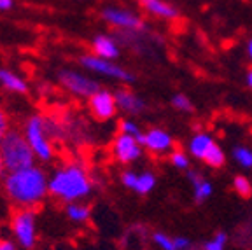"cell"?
Returning <instances> with one entry per match:
<instances>
[{"mask_svg": "<svg viewBox=\"0 0 252 250\" xmlns=\"http://www.w3.org/2000/svg\"><path fill=\"white\" fill-rule=\"evenodd\" d=\"M2 188L16 208L37 210L49 196V173L37 163L23 170L5 172Z\"/></svg>", "mask_w": 252, "mask_h": 250, "instance_id": "6da1fadb", "label": "cell"}, {"mask_svg": "<svg viewBox=\"0 0 252 250\" xmlns=\"http://www.w3.org/2000/svg\"><path fill=\"white\" fill-rule=\"evenodd\" d=\"M94 182L90 168L81 159H65L49 173V196L60 203L84 201L93 192Z\"/></svg>", "mask_w": 252, "mask_h": 250, "instance_id": "7a4b0ae2", "label": "cell"}, {"mask_svg": "<svg viewBox=\"0 0 252 250\" xmlns=\"http://www.w3.org/2000/svg\"><path fill=\"white\" fill-rule=\"evenodd\" d=\"M25 138L30 144L32 151L35 154L40 164L53 163L56 157V147L53 144V135L49 129V119L46 114H32L21 125Z\"/></svg>", "mask_w": 252, "mask_h": 250, "instance_id": "3957f363", "label": "cell"}, {"mask_svg": "<svg viewBox=\"0 0 252 250\" xmlns=\"http://www.w3.org/2000/svg\"><path fill=\"white\" fill-rule=\"evenodd\" d=\"M0 157L5 166V172L23 170L37 163L35 154L25 138L21 128H14V126L9 129L0 144Z\"/></svg>", "mask_w": 252, "mask_h": 250, "instance_id": "277c9868", "label": "cell"}, {"mask_svg": "<svg viewBox=\"0 0 252 250\" xmlns=\"http://www.w3.org/2000/svg\"><path fill=\"white\" fill-rule=\"evenodd\" d=\"M12 240L23 250H32L37 245V215L30 208H16L9 219Z\"/></svg>", "mask_w": 252, "mask_h": 250, "instance_id": "5b68a950", "label": "cell"}, {"mask_svg": "<svg viewBox=\"0 0 252 250\" xmlns=\"http://www.w3.org/2000/svg\"><path fill=\"white\" fill-rule=\"evenodd\" d=\"M56 77H58L60 86L79 100H88L91 94L100 90V82L96 79L88 75L86 72L75 70V68H62Z\"/></svg>", "mask_w": 252, "mask_h": 250, "instance_id": "8992f818", "label": "cell"}, {"mask_svg": "<svg viewBox=\"0 0 252 250\" xmlns=\"http://www.w3.org/2000/svg\"><path fill=\"white\" fill-rule=\"evenodd\" d=\"M79 65L83 66L86 72H91L94 75L114 79V81L125 82V84L135 82V75L130 70H126L125 66L118 65L114 60L100 58V56L93 55V53H86V55L79 56Z\"/></svg>", "mask_w": 252, "mask_h": 250, "instance_id": "52a82bcc", "label": "cell"}, {"mask_svg": "<svg viewBox=\"0 0 252 250\" xmlns=\"http://www.w3.org/2000/svg\"><path fill=\"white\" fill-rule=\"evenodd\" d=\"M102 20L105 21L109 27H112L116 31H147L149 27L144 21V18L135 12L128 11V9L123 7H103L102 12Z\"/></svg>", "mask_w": 252, "mask_h": 250, "instance_id": "ba28073f", "label": "cell"}, {"mask_svg": "<svg viewBox=\"0 0 252 250\" xmlns=\"http://www.w3.org/2000/svg\"><path fill=\"white\" fill-rule=\"evenodd\" d=\"M144 153L140 140L131 135H125V133H118L112 142H110V156L116 163L119 164H131L138 161Z\"/></svg>", "mask_w": 252, "mask_h": 250, "instance_id": "9c48e42d", "label": "cell"}, {"mask_svg": "<svg viewBox=\"0 0 252 250\" xmlns=\"http://www.w3.org/2000/svg\"><path fill=\"white\" fill-rule=\"evenodd\" d=\"M86 102H88V110H90V114L96 121H102V123L110 121L119 112L114 91L103 90V88H100L96 93L91 94Z\"/></svg>", "mask_w": 252, "mask_h": 250, "instance_id": "30bf717a", "label": "cell"}, {"mask_svg": "<svg viewBox=\"0 0 252 250\" xmlns=\"http://www.w3.org/2000/svg\"><path fill=\"white\" fill-rule=\"evenodd\" d=\"M144 147V151H147L153 156H168L175 149V140L168 131L161 128H149L147 131L142 133V137L138 138Z\"/></svg>", "mask_w": 252, "mask_h": 250, "instance_id": "8fae6325", "label": "cell"}, {"mask_svg": "<svg viewBox=\"0 0 252 250\" xmlns=\"http://www.w3.org/2000/svg\"><path fill=\"white\" fill-rule=\"evenodd\" d=\"M138 5L146 14L158 18L163 21H179L181 14H179L177 7L172 5L166 0H138Z\"/></svg>", "mask_w": 252, "mask_h": 250, "instance_id": "7c38bea8", "label": "cell"}, {"mask_svg": "<svg viewBox=\"0 0 252 250\" xmlns=\"http://www.w3.org/2000/svg\"><path fill=\"white\" fill-rule=\"evenodd\" d=\"M91 53L105 60H118L121 56V44L116 35L98 33L91 40Z\"/></svg>", "mask_w": 252, "mask_h": 250, "instance_id": "4fadbf2b", "label": "cell"}, {"mask_svg": "<svg viewBox=\"0 0 252 250\" xmlns=\"http://www.w3.org/2000/svg\"><path fill=\"white\" fill-rule=\"evenodd\" d=\"M116 94V102H118V109L123 114H128V116H138L144 110L147 109L146 102L138 96L137 93H133L128 88H119L114 91Z\"/></svg>", "mask_w": 252, "mask_h": 250, "instance_id": "5bb4252c", "label": "cell"}, {"mask_svg": "<svg viewBox=\"0 0 252 250\" xmlns=\"http://www.w3.org/2000/svg\"><path fill=\"white\" fill-rule=\"evenodd\" d=\"M188 180L191 182L193 198L196 203H205V201L212 196V192H214L212 182L205 175H201L200 172H196V170H188Z\"/></svg>", "mask_w": 252, "mask_h": 250, "instance_id": "9a60e30c", "label": "cell"}, {"mask_svg": "<svg viewBox=\"0 0 252 250\" xmlns=\"http://www.w3.org/2000/svg\"><path fill=\"white\" fill-rule=\"evenodd\" d=\"M0 88L14 94H27L28 82L18 72L0 66Z\"/></svg>", "mask_w": 252, "mask_h": 250, "instance_id": "2e32d148", "label": "cell"}, {"mask_svg": "<svg viewBox=\"0 0 252 250\" xmlns=\"http://www.w3.org/2000/svg\"><path fill=\"white\" fill-rule=\"evenodd\" d=\"M214 144H216V140H214V137L210 133H207V131L194 133L188 144L189 156H193L194 159H198V161H203L205 154L209 153V149L212 147Z\"/></svg>", "mask_w": 252, "mask_h": 250, "instance_id": "e0dca14e", "label": "cell"}, {"mask_svg": "<svg viewBox=\"0 0 252 250\" xmlns=\"http://www.w3.org/2000/svg\"><path fill=\"white\" fill-rule=\"evenodd\" d=\"M147 229L144 226H135L128 229L123 236V249L125 250H142L147 240Z\"/></svg>", "mask_w": 252, "mask_h": 250, "instance_id": "ac0fdd59", "label": "cell"}, {"mask_svg": "<svg viewBox=\"0 0 252 250\" xmlns=\"http://www.w3.org/2000/svg\"><path fill=\"white\" fill-rule=\"evenodd\" d=\"M65 215L74 224H86L91 217V208L84 201H70L65 205Z\"/></svg>", "mask_w": 252, "mask_h": 250, "instance_id": "d6986e66", "label": "cell"}, {"mask_svg": "<svg viewBox=\"0 0 252 250\" xmlns=\"http://www.w3.org/2000/svg\"><path fill=\"white\" fill-rule=\"evenodd\" d=\"M154 186H156V175H154L153 172H149V170H146V172L137 173L133 192H137V194H140V196H146L153 191Z\"/></svg>", "mask_w": 252, "mask_h": 250, "instance_id": "ffe728a7", "label": "cell"}, {"mask_svg": "<svg viewBox=\"0 0 252 250\" xmlns=\"http://www.w3.org/2000/svg\"><path fill=\"white\" fill-rule=\"evenodd\" d=\"M201 163H205L207 166H210V168H220V166H224V163H226L224 151H222L217 144H214L212 147L209 149V153L205 154Z\"/></svg>", "mask_w": 252, "mask_h": 250, "instance_id": "44dd1931", "label": "cell"}, {"mask_svg": "<svg viewBox=\"0 0 252 250\" xmlns=\"http://www.w3.org/2000/svg\"><path fill=\"white\" fill-rule=\"evenodd\" d=\"M151 242L161 250H177L175 245V236H168L163 231H154L151 233Z\"/></svg>", "mask_w": 252, "mask_h": 250, "instance_id": "7402d4cb", "label": "cell"}, {"mask_svg": "<svg viewBox=\"0 0 252 250\" xmlns=\"http://www.w3.org/2000/svg\"><path fill=\"white\" fill-rule=\"evenodd\" d=\"M233 159L240 164L242 168L252 170V149L245 147V145H236L233 149Z\"/></svg>", "mask_w": 252, "mask_h": 250, "instance_id": "603a6c76", "label": "cell"}, {"mask_svg": "<svg viewBox=\"0 0 252 250\" xmlns=\"http://www.w3.org/2000/svg\"><path fill=\"white\" fill-rule=\"evenodd\" d=\"M233 191H235L236 194L240 196V198H244V199L252 198L251 180H249L247 177H244V175H236L235 179H233Z\"/></svg>", "mask_w": 252, "mask_h": 250, "instance_id": "cb8c5ba5", "label": "cell"}, {"mask_svg": "<svg viewBox=\"0 0 252 250\" xmlns=\"http://www.w3.org/2000/svg\"><path fill=\"white\" fill-rule=\"evenodd\" d=\"M168 159L173 168L182 170V172H188L189 170V156L182 151V149H177V147L173 149L172 153L168 154Z\"/></svg>", "mask_w": 252, "mask_h": 250, "instance_id": "d4e9b609", "label": "cell"}, {"mask_svg": "<svg viewBox=\"0 0 252 250\" xmlns=\"http://www.w3.org/2000/svg\"><path fill=\"white\" fill-rule=\"evenodd\" d=\"M226 245H228V235L224 231H219L209 242H205L200 247V250H226Z\"/></svg>", "mask_w": 252, "mask_h": 250, "instance_id": "484cf974", "label": "cell"}, {"mask_svg": "<svg viewBox=\"0 0 252 250\" xmlns=\"http://www.w3.org/2000/svg\"><path fill=\"white\" fill-rule=\"evenodd\" d=\"M172 107L175 110H179V112H193L194 105L193 102H191V98L186 96L184 93H177L172 96Z\"/></svg>", "mask_w": 252, "mask_h": 250, "instance_id": "4316f807", "label": "cell"}, {"mask_svg": "<svg viewBox=\"0 0 252 250\" xmlns=\"http://www.w3.org/2000/svg\"><path fill=\"white\" fill-rule=\"evenodd\" d=\"M118 129H119V133H125V135H131V137H137V138H140L142 133H144L140 129V126H138L137 123H135L133 119H130V118L121 119V121H119Z\"/></svg>", "mask_w": 252, "mask_h": 250, "instance_id": "83f0119b", "label": "cell"}, {"mask_svg": "<svg viewBox=\"0 0 252 250\" xmlns=\"http://www.w3.org/2000/svg\"><path fill=\"white\" fill-rule=\"evenodd\" d=\"M12 128V121H11V116L7 114V110L4 107L0 105V144L4 140V137L7 135V131Z\"/></svg>", "mask_w": 252, "mask_h": 250, "instance_id": "f1b7e54d", "label": "cell"}, {"mask_svg": "<svg viewBox=\"0 0 252 250\" xmlns=\"http://www.w3.org/2000/svg\"><path fill=\"white\" fill-rule=\"evenodd\" d=\"M119 180H121V184L125 186L126 189L133 191L135 180H137V172H131V170H125V172H123L121 175H119Z\"/></svg>", "mask_w": 252, "mask_h": 250, "instance_id": "f546056e", "label": "cell"}, {"mask_svg": "<svg viewBox=\"0 0 252 250\" xmlns=\"http://www.w3.org/2000/svg\"><path fill=\"white\" fill-rule=\"evenodd\" d=\"M175 245H177V250H194L193 242L186 236H175Z\"/></svg>", "mask_w": 252, "mask_h": 250, "instance_id": "4dcf8cb0", "label": "cell"}, {"mask_svg": "<svg viewBox=\"0 0 252 250\" xmlns=\"http://www.w3.org/2000/svg\"><path fill=\"white\" fill-rule=\"evenodd\" d=\"M16 243L14 240H7V238H0V250H16Z\"/></svg>", "mask_w": 252, "mask_h": 250, "instance_id": "1f68e13d", "label": "cell"}, {"mask_svg": "<svg viewBox=\"0 0 252 250\" xmlns=\"http://www.w3.org/2000/svg\"><path fill=\"white\" fill-rule=\"evenodd\" d=\"M14 7V0H0V11L5 12V11H11Z\"/></svg>", "mask_w": 252, "mask_h": 250, "instance_id": "d6a6232c", "label": "cell"}, {"mask_svg": "<svg viewBox=\"0 0 252 250\" xmlns=\"http://www.w3.org/2000/svg\"><path fill=\"white\" fill-rule=\"evenodd\" d=\"M245 82H247V86L252 90V66L247 70V74H245Z\"/></svg>", "mask_w": 252, "mask_h": 250, "instance_id": "836d02e7", "label": "cell"}, {"mask_svg": "<svg viewBox=\"0 0 252 250\" xmlns=\"http://www.w3.org/2000/svg\"><path fill=\"white\" fill-rule=\"evenodd\" d=\"M247 56H249V60L252 62V39L247 42Z\"/></svg>", "mask_w": 252, "mask_h": 250, "instance_id": "e575fe53", "label": "cell"}, {"mask_svg": "<svg viewBox=\"0 0 252 250\" xmlns=\"http://www.w3.org/2000/svg\"><path fill=\"white\" fill-rule=\"evenodd\" d=\"M4 175H5V166L2 163V157H0V179H4Z\"/></svg>", "mask_w": 252, "mask_h": 250, "instance_id": "d590c367", "label": "cell"}, {"mask_svg": "<svg viewBox=\"0 0 252 250\" xmlns=\"http://www.w3.org/2000/svg\"><path fill=\"white\" fill-rule=\"evenodd\" d=\"M249 243H251V247H252V229L249 231Z\"/></svg>", "mask_w": 252, "mask_h": 250, "instance_id": "8d00e7d4", "label": "cell"}]
</instances>
